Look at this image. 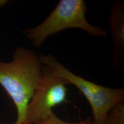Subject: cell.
<instances>
[{
	"mask_svg": "<svg viewBox=\"0 0 124 124\" xmlns=\"http://www.w3.org/2000/svg\"></svg>",
	"mask_w": 124,
	"mask_h": 124,
	"instance_id": "8fae6325",
	"label": "cell"
},
{
	"mask_svg": "<svg viewBox=\"0 0 124 124\" xmlns=\"http://www.w3.org/2000/svg\"><path fill=\"white\" fill-rule=\"evenodd\" d=\"M8 1L6 0H0V7H2L7 4Z\"/></svg>",
	"mask_w": 124,
	"mask_h": 124,
	"instance_id": "9c48e42d",
	"label": "cell"
},
{
	"mask_svg": "<svg viewBox=\"0 0 124 124\" xmlns=\"http://www.w3.org/2000/svg\"><path fill=\"white\" fill-rule=\"evenodd\" d=\"M36 124H93V122L91 118H88L86 120L77 122H66L60 119L53 112L46 119Z\"/></svg>",
	"mask_w": 124,
	"mask_h": 124,
	"instance_id": "ba28073f",
	"label": "cell"
},
{
	"mask_svg": "<svg viewBox=\"0 0 124 124\" xmlns=\"http://www.w3.org/2000/svg\"><path fill=\"white\" fill-rule=\"evenodd\" d=\"M105 124H124V102L113 107L107 117Z\"/></svg>",
	"mask_w": 124,
	"mask_h": 124,
	"instance_id": "52a82bcc",
	"label": "cell"
},
{
	"mask_svg": "<svg viewBox=\"0 0 124 124\" xmlns=\"http://www.w3.org/2000/svg\"><path fill=\"white\" fill-rule=\"evenodd\" d=\"M69 85L43 65L41 79L28 105L24 124H36L50 116L52 108L66 100Z\"/></svg>",
	"mask_w": 124,
	"mask_h": 124,
	"instance_id": "3957f363",
	"label": "cell"
},
{
	"mask_svg": "<svg viewBox=\"0 0 124 124\" xmlns=\"http://www.w3.org/2000/svg\"><path fill=\"white\" fill-rule=\"evenodd\" d=\"M124 100V89L97 85L89 101L93 111V124H105L107 117L113 107Z\"/></svg>",
	"mask_w": 124,
	"mask_h": 124,
	"instance_id": "277c9868",
	"label": "cell"
},
{
	"mask_svg": "<svg viewBox=\"0 0 124 124\" xmlns=\"http://www.w3.org/2000/svg\"></svg>",
	"mask_w": 124,
	"mask_h": 124,
	"instance_id": "7c38bea8",
	"label": "cell"
},
{
	"mask_svg": "<svg viewBox=\"0 0 124 124\" xmlns=\"http://www.w3.org/2000/svg\"><path fill=\"white\" fill-rule=\"evenodd\" d=\"M42 70L39 56L24 47L15 51L12 61H0V85L17 109L15 124H24L28 105L41 79Z\"/></svg>",
	"mask_w": 124,
	"mask_h": 124,
	"instance_id": "6da1fadb",
	"label": "cell"
},
{
	"mask_svg": "<svg viewBox=\"0 0 124 124\" xmlns=\"http://www.w3.org/2000/svg\"><path fill=\"white\" fill-rule=\"evenodd\" d=\"M110 26L113 42L111 62L116 69L121 67L124 51V6L122 2L113 4L110 16Z\"/></svg>",
	"mask_w": 124,
	"mask_h": 124,
	"instance_id": "5b68a950",
	"label": "cell"
},
{
	"mask_svg": "<svg viewBox=\"0 0 124 124\" xmlns=\"http://www.w3.org/2000/svg\"><path fill=\"white\" fill-rule=\"evenodd\" d=\"M39 58L41 64L49 67L55 75L69 82L70 85L77 87L89 101L97 84L72 73L52 55H40Z\"/></svg>",
	"mask_w": 124,
	"mask_h": 124,
	"instance_id": "8992f818",
	"label": "cell"
},
{
	"mask_svg": "<svg viewBox=\"0 0 124 124\" xmlns=\"http://www.w3.org/2000/svg\"><path fill=\"white\" fill-rule=\"evenodd\" d=\"M86 3L83 0H60L44 21L25 31L33 46L40 48L46 38L70 28L80 29L98 38L108 35L106 29L91 24L86 18Z\"/></svg>",
	"mask_w": 124,
	"mask_h": 124,
	"instance_id": "7a4b0ae2",
	"label": "cell"
},
{
	"mask_svg": "<svg viewBox=\"0 0 124 124\" xmlns=\"http://www.w3.org/2000/svg\"><path fill=\"white\" fill-rule=\"evenodd\" d=\"M0 124H2V123H0Z\"/></svg>",
	"mask_w": 124,
	"mask_h": 124,
	"instance_id": "30bf717a",
	"label": "cell"
}]
</instances>
